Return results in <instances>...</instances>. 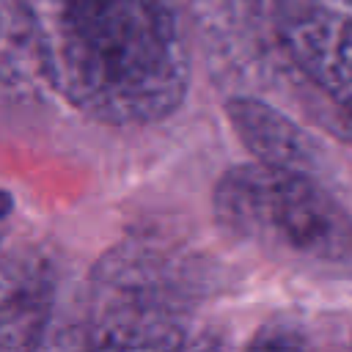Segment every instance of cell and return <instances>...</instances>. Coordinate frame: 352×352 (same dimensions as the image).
Masks as SVG:
<instances>
[{
  "instance_id": "6da1fadb",
  "label": "cell",
  "mask_w": 352,
  "mask_h": 352,
  "mask_svg": "<svg viewBox=\"0 0 352 352\" xmlns=\"http://www.w3.org/2000/svg\"><path fill=\"white\" fill-rule=\"evenodd\" d=\"M52 91L107 126L176 113L190 88L182 0H25Z\"/></svg>"
},
{
  "instance_id": "7a4b0ae2",
  "label": "cell",
  "mask_w": 352,
  "mask_h": 352,
  "mask_svg": "<svg viewBox=\"0 0 352 352\" xmlns=\"http://www.w3.org/2000/svg\"><path fill=\"white\" fill-rule=\"evenodd\" d=\"M212 209L234 236L327 275H352V214L319 176L248 162L214 184Z\"/></svg>"
},
{
  "instance_id": "3957f363",
  "label": "cell",
  "mask_w": 352,
  "mask_h": 352,
  "mask_svg": "<svg viewBox=\"0 0 352 352\" xmlns=\"http://www.w3.org/2000/svg\"><path fill=\"white\" fill-rule=\"evenodd\" d=\"M206 280L195 258L154 239H126L91 275L85 344L94 349H176Z\"/></svg>"
},
{
  "instance_id": "277c9868",
  "label": "cell",
  "mask_w": 352,
  "mask_h": 352,
  "mask_svg": "<svg viewBox=\"0 0 352 352\" xmlns=\"http://www.w3.org/2000/svg\"><path fill=\"white\" fill-rule=\"evenodd\" d=\"M278 38L300 80L297 102L352 143V0H272Z\"/></svg>"
},
{
  "instance_id": "5b68a950",
  "label": "cell",
  "mask_w": 352,
  "mask_h": 352,
  "mask_svg": "<svg viewBox=\"0 0 352 352\" xmlns=\"http://www.w3.org/2000/svg\"><path fill=\"white\" fill-rule=\"evenodd\" d=\"M192 22L217 82L234 94L294 88L297 74L278 38L272 0H192Z\"/></svg>"
},
{
  "instance_id": "8992f818",
  "label": "cell",
  "mask_w": 352,
  "mask_h": 352,
  "mask_svg": "<svg viewBox=\"0 0 352 352\" xmlns=\"http://www.w3.org/2000/svg\"><path fill=\"white\" fill-rule=\"evenodd\" d=\"M226 116L242 146L264 165L319 176L322 148L316 140L283 110L258 94H231Z\"/></svg>"
},
{
  "instance_id": "52a82bcc",
  "label": "cell",
  "mask_w": 352,
  "mask_h": 352,
  "mask_svg": "<svg viewBox=\"0 0 352 352\" xmlns=\"http://www.w3.org/2000/svg\"><path fill=\"white\" fill-rule=\"evenodd\" d=\"M52 294V267L41 256L19 253L0 267V349H33L41 344Z\"/></svg>"
},
{
  "instance_id": "ba28073f",
  "label": "cell",
  "mask_w": 352,
  "mask_h": 352,
  "mask_svg": "<svg viewBox=\"0 0 352 352\" xmlns=\"http://www.w3.org/2000/svg\"><path fill=\"white\" fill-rule=\"evenodd\" d=\"M52 91L44 44L25 0H0V99L38 102Z\"/></svg>"
},
{
  "instance_id": "9c48e42d",
  "label": "cell",
  "mask_w": 352,
  "mask_h": 352,
  "mask_svg": "<svg viewBox=\"0 0 352 352\" xmlns=\"http://www.w3.org/2000/svg\"><path fill=\"white\" fill-rule=\"evenodd\" d=\"M8 212H11V195L8 192H0V231H3V223H6Z\"/></svg>"
}]
</instances>
